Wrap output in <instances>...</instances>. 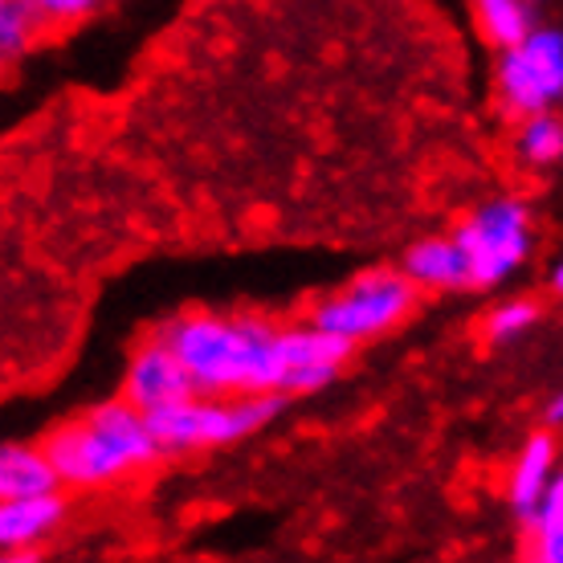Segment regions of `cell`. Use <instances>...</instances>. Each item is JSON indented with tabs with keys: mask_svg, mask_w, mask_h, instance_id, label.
I'll return each mask as SVG.
<instances>
[{
	"mask_svg": "<svg viewBox=\"0 0 563 563\" xmlns=\"http://www.w3.org/2000/svg\"><path fill=\"white\" fill-rule=\"evenodd\" d=\"M197 393V384L188 376V367L164 335L147 339L140 352L128 360V376H123V396H128L135 409L159 412L184 400V396Z\"/></svg>",
	"mask_w": 563,
	"mask_h": 563,
	"instance_id": "ba28073f",
	"label": "cell"
},
{
	"mask_svg": "<svg viewBox=\"0 0 563 563\" xmlns=\"http://www.w3.org/2000/svg\"><path fill=\"white\" fill-rule=\"evenodd\" d=\"M355 343L352 339L323 331L319 323L307 327H278V367L282 396L298 393H319L339 376V367L352 360Z\"/></svg>",
	"mask_w": 563,
	"mask_h": 563,
	"instance_id": "52a82bcc",
	"label": "cell"
},
{
	"mask_svg": "<svg viewBox=\"0 0 563 563\" xmlns=\"http://www.w3.org/2000/svg\"><path fill=\"white\" fill-rule=\"evenodd\" d=\"M282 412V393H250V396H209L192 393L159 412H147L155 441L164 453H197L233 445L241 437L266 429Z\"/></svg>",
	"mask_w": 563,
	"mask_h": 563,
	"instance_id": "3957f363",
	"label": "cell"
},
{
	"mask_svg": "<svg viewBox=\"0 0 563 563\" xmlns=\"http://www.w3.org/2000/svg\"><path fill=\"white\" fill-rule=\"evenodd\" d=\"M551 522H563V470H555L551 486L543 490V498H539L536 515L522 522V527H551Z\"/></svg>",
	"mask_w": 563,
	"mask_h": 563,
	"instance_id": "d6986e66",
	"label": "cell"
},
{
	"mask_svg": "<svg viewBox=\"0 0 563 563\" xmlns=\"http://www.w3.org/2000/svg\"><path fill=\"white\" fill-rule=\"evenodd\" d=\"M470 257L474 286H498L531 257V217L519 200H490L453 229Z\"/></svg>",
	"mask_w": 563,
	"mask_h": 563,
	"instance_id": "5b68a950",
	"label": "cell"
},
{
	"mask_svg": "<svg viewBox=\"0 0 563 563\" xmlns=\"http://www.w3.org/2000/svg\"><path fill=\"white\" fill-rule=\"evenodd\" d=\"M536 323H539V307L531 298H507V302H498L494 310H486L482 335L490 339V343H510V339L527 335Z\"/></svg>",
	"mask_w": 563,
	"mask_h": 563,
	"instance_id": "9a60e30c",
	"label": "cell"
},
{
	"mask_svg": "<svg viewBox=\"0 0 563 563\" xmlns=\"http://www.w3.org/2000/svg\"><path fill=\"white\" fill-rule=\"evenodd\" d=\"M470 4H474V21H478L482 37L498 49H510L536 33V16H531L536 0H470Z\"/></svg>",
	"mask_w": 563,
	"mask_h": 563,
	"instance_id": "4fadbf2b",
	"label": "cell"
},
{
	"mask_svg": "<svg viewBox=\"0 0 563 563\" xmlns=\"http://www.w3.org/2000/svg\"><path fill=\"white\" fill-rule=\"evenodd\" d=\"M29 4H33V13L42 16V25L57 29V25H78V21H86L102 0H29Z\"/></svg>",
	"mask_w": 563,
	"mask_h": 563,
	"instance_id": "e0dca14e",
	"label": "cell"
},
{
	"mask_svg": "<svg viewBox=\"0 0 563 563\" xmlns=\"http://www.w3.org/2000/svg\"><path fill=\"white\" fill-rule=\"evenodd\" d=\"M62 490L54 457L33 445H4L0 450V498H33V494Z\"/></svg>",
	"mask_w": 563,
	"mask_h": 563,
	"instance_id": "7c38bea8",
	"label": "cell"
},
{
	"mask_svg": "<svg viewBox=\"0 0 563 563\" xmlns=\"http://www.w3.org/2000/svg\"><path fill=\"white\" fill-rule=\"evenodd\" d=\"M62 519H66V498L57 490L33 498H0V548H33L45 536H54Z\"/></svg>",
	"mask_w": 563,
	"mask_h": 563,
	"instance_id": "8fae6325",
	"label": "cell"
},
{
	"mask_svg": "<svg viewBox=\"0 0 563 563\" xmlns=\"http://www.w3.org/2000/svg\"><path fill=\"white\" fill-rule=\"evenodd\" d=\"M42 29V16L33 13L29 0H0V54L21 57Z\"/></svg>",
	"mask_w": 563,
	"mask_h": 563,
	"instance_id": "2e32d148",
	"label": "cell"
},
{
	"mask_svg": "<svg viewBox=\"0 0 563 563\" xmlns=\"http://www.w3.org/2000/svg\"><path fill=\"white\" fill-rule=\"evenodd\" d=\"M519 159L531 164V168H548V164H560L563 159V123L551 119V111L527 114L519 128Z\"/></svg>",
	"mask_w": 563,
	"mask_h": 563,
	"instance_id": "5bb4252c",
	"label": "cell"
},
{
	"mask_svg": "<svg viewBox=\"0 0 563 563\" xmlns=\"http://www.w3.org/2000/svg\"><path fill=\"white\" fill-rule=\"evenodd\" d=\"M417 298H421V286L405 269H367L355 282H347L339 295L323 298L310 314V323L352 343H364V339L396 331L417 310Z\"/></svg>",
	"mask_w": 563,
	"mask_h": 563,
	"instance_id": "277c9868",
	"label": "cell"
},
{
	"mask_svg": "<svg viewBox=\"0 0 563 563\" xmlns=\"http://www.w3.org/2000/svg\"><path fill=\"white\" fill-rule=\"evenodd\" d=\"M543 421H548V424H563V388L551 396L548 405H543Z\"/></svg>",
	"mask_w": 563,
	"mask_h": 563,
	"instance_id": "ffe728a7",
	"label": "cell"
},
{
	"mask_svg": "<svg viewBox=\"0 0 563 563\" xmlns=\"http://www.w3.org/2000/svg\"><path fill=\"white\" fill-rule=\"evenodd\" d=\"M498 99L510 114L551 111L563 99V33L560 29H536L519 45L503 49L498 57Z\"/></svg>",
	"mask_w": 563,
	"mask_h": 563,
	"instance_id": "8992f818",
	"label": "cell"
},
{
	"mask_svg": "<svg viewBox=\"0 0 563 563\" xmlns=\"http://www.w3.org/2000/svg\"><path fill=\"white\" fill-rule=\"evenodd\" d=\"M527 560L563 563V522H551V527H527Z\"/></svg>",
	"mask_w": 563,
	"mask_h": 563,
	"instance_id": "ac0fdd59",
	"label": "cell"
},
{
	"mask_svg": "<svg viewBox=\"0 0 563 563\" xmlns=\"http://www.w3.org/2000/svg\"><path fill=\"white\" fill-rule=\"evenodd\" d=\"M551 290H555V295H563V257L555 262V269H551Z\"/></svg>",
	"mask_w": 563,
	"mask_h": 563,
	"instance_id": "44dd1931",
	"label": "cell"
},
{
	"mask_svg": "<svg viewBox=\"0 0 563 563\" xmlns=\"http://www.w3.org/2000/svg\"><path fill=\"white\" fill-rule=\"evenodd\" d=\"M400 269L409 274L421 290H470L474 286V274H470V257L457 245V238H424L417 241Z\"/></svg>",
	"mask_w": 563,
	"mask_h": 563,
	"instance_id": "9c48e42d",
	"label": "cell"
},
{
	"mask_svg": "<svg viewBox=\"0 0 563 563\" xmlns=\"http://www.w3.org/2000/svg\"><path fill=\"white\" fill-rule=\"evenodd\" d=\"M555 470H560V462H555V437L551 433L527 437V445L510 462V474H507V503L522 522L536 515L539 498L551 486Z\"/></svg>",
	"mask_w": 563,
	"mask_h": 563,
	"instance_id": "30bf717a",
	"label": "cell"
},
{
	"mask_svg": "<svg viewBox=\"0 0 563 563\" xmlns=\"http://www.w3.org/2000/svg\"><path fill=\"white\" fill-rule=\"evenodd\" d=\"M159 335L180 355L197 393L209 396H250L278 393V327L266 319H233L192 310L172 319Z\"/></svg>",
	"mask_w": 563,
	"mask_h": 563,
	"instance_id": "6da1fadb",
	"label": "cell"
},
{
	"mask_svg": "<svg viewBox=\"0 0 563 563\" xmlns=\"http://www.w3.org/2000/svg\"><path fill=\"white\" fill-rule=\"evenodd\" d=\"M45 453L54 457L62 486L102 490L147 470L164 450L147 424V412L135 409L128 396H114L82 412L78 421L57 424L45 437Z\"/></svg>",
	"mask_w": 563,
	"mask_h": 563,
	"instance_id": "7a4b0ae2",
	"label": "cell"
}]
</instances>
